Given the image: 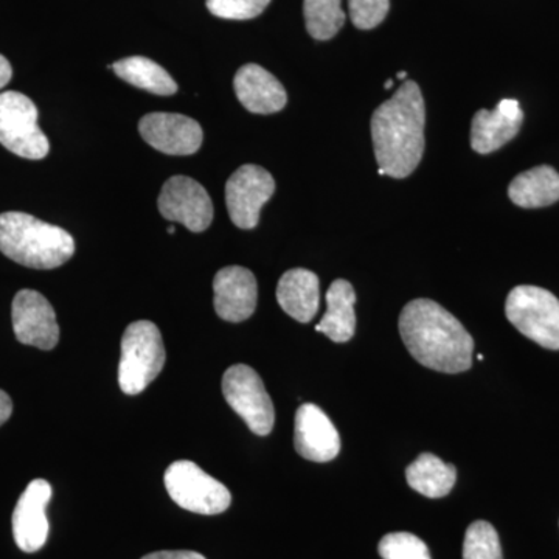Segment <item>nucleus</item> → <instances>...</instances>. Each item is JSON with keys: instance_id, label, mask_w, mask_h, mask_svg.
<instances>
[{"instance_id": "f257e3e1", "label": "nucleus", "mask_w": 559, "mask_h": 559, "mask_svg": "<svg viewBox=\"0 0 559 559\" xmlns=\"http://www.w3.org/2000/svg\"><path fill=\"white\" fill-rule=\"evenodd\" d=\"M425 98L415 81H404L371 116V140L380 175L404 179L425 153Z\"/></svg>"}, {"instance_id": "f03ea898", "label": "nucleus", "mask_w": 559, "mask_h": 559, "mask_svg": "<svg viewBox=\"0 0 559 559\" xmlns=\"http://www.w3.org/2000/svg\"><path fill=\"white\" fill-rule=\"evenodd\" d=\"M400 333L407 352L423 367L454 374L473 366V336L437 301L417 299L407 304L401 311Z\"/></svg>"}, {"instance_id": "7ed1b4c3", "label": "nucleus", "mask_w": 559, "mask_h": 559, "mask_svg": "<svg viewBox=\"0 0 559 559\" xmlns=\"http://www.w3.org/2000/svg\"><path fill=\"white\" fill-rule=\"evenodd\" d=\"M0 252L14 263L32 270H55L75 253V240L68 230L22 212L0 215Z\"/></svg>"}, {"instance_id": "20e7f679", "label": "nucleus", "mask_w": 559, "mask_h": 559, "mask_svg": "<svg viewBox=\"0 0 559 559\" xmlns=\"http://www.w3.org/2000/svg\"><path fill=\"white\" fill-rule=\"evenodd\" d=\"M165 366V347L159 329L150 320H138L121 337L119 384L121 392L134 396L159 377Z\"/></svg>"}, {"instance_id": "39448f33", "label": "nucleus", "mask_w": 559, "mask_h": 559, "mask_svg": "<svg viewBox=\"0 0 559 559\" xmlns=\"http://www.w3.org/2000/svg\"><path fill=\"white\" fill-rule=\"evenodd\" d=\"M506 314L514 329L543 348L559 349V299L539 286H516L507 297Z\"/></svg>"}, {"instance_id": "423d86ee", "label": "nucleus", "mask_w": 559, "mask_h": 559, "mask_svg": "<svg viewBox=\"0 0 559 559\" xmlns=\"http://www.w3.org/2000/svg\"><path fill=\"white\" fill-rule=\"evenodd\" d=\"M38 108L20 92L0 94V143L24 159L40 160L50 153V143L38 124Z\"/></svg>"}, {"instance_id": "0eeeda50", "label": "nucleus", "mask_w": 559, "mask_h": 559, "mask_svg": "<svg viewBox=\"0 0 559 559\" xmlns=\"http://www.w3.org/2000/svg\"><path fill=\"white\" fill-rule=\"evenodd\" d=\"M164 481L170 498L180 509L191 513L213 516L230 507L229 489L190 460L171 463L165 471Z\"/></svg>"}, {"instance_id": "6e6552de", "label": "nucleus", "mask_w": 559, "mask_h": 559, "mask_svg": "<svg viewBox=\"0 0 559 559\" xmlns=\"http://www.w3.org/2000/svg\"><path fill=\"white\" fill-rule=\"evenodd\" d=\"M223 393L227 404L255 436H270L275 423L274 404L252 367L231 366L223 377Z\"/></svg>"}, {"instance_id": "1a4fd4ad", "label": "nucleus", "mask_w": 559, "mask_h": 559, "mask_svg": "<svg viewBox=\"0 0 559 559\" xmlns=\"http://www.w3.org/2000/svg\"><path fill=\"white\" fill-rule=\"evenodd\" d=\"M274 193L275 180L271 173L259 165H242L226 183L231 223L245 230L259 226L261 209Z\"/></svg>"}, {"instance_id": "9d476101", "label": "nucleus", "mask_w": 559, "mask_h": 559, "mask_svg": "<svg viewBox=\"0 0 559 559\" xmlns=\"http://www.w3.org/2000/svg\"><path fill=\"white\" fill-rule=\"evenodd\" d=\"M160 215L194 234L207 230L213 221V202L207 190L189 176H173L162 187Z\"/></svg>"}, {"instance_id": "9b49d317", "label": "nucleus", "mask_w": 559, "mask_h": 559, "mask_svg": "<svg viewBox=\"0 0 559 559\" xmlns=\"http://www.w3.org/2000/svg\"><path fill=\"white\" fill-rule=\"evenodd\" d=\"M16 340L39 349H53L60 342V326L50 301L38 290L22 289L11 307Z\"/></svg>"}, {"instance_id": "f8f14e48", "label": "nucleus", "mask_w": 559, "mask_h": 559, "mask_svg": "<svg viewBox=\"0 0 559 559\" xmlns=\"http://www.w3.org/2000/svg\"><path fill=\"white\" fill-rule=\"evenodd\" d=\"M139 132L150 146L170 156H191L204 140L201 124L182 114H148L140 120Z\"/></svg>"}, {"instance_id": "ddd939ff", "label": "nucleus", "mask_w": 559, "mask_h": 559, "mask_svg": "<svg viewBox=\"0 0 559 559\" xmlns=\"http://www.w3.org/2000/svg\"><path fill=\"white\" fill-rule=\"evenodd\" d=\"M51 499L49 481L36 479L31 481L22 492L13 513V536L17 547L25 554H35L46 546L49 538V520L47 506Z\"/></svg>"}, {"instance_id": "4468645a", "label": "nucleus", "mask_w": 559, "mask_h": 559, "mask_svg": "<svg viewBox=\"0 0 559 559\" xmlns=\"http://www.w3.org/2000/svg\"><path fill=\"white\" fill-rule=\"evenodd\" d=\"M213 305L226 322L240 323L255 312L259 286L255 275L241 266L221 270L213 280Z\"/></svg>"}, {"instance_id": "2eb2a0df", "label": "nucleus", "mask_w": 559, "mask_h": 559, "mask_svg": "<svg viewBox=\"0 0 559 559\" xmlns=\"http://www.w3.org/2000/svg\"><path fill=\"white\" fill-rule=\"evenodd\" d=\"M294 447L297 454L311 462H331L341 452L340 432L319 406L304 404L296 414Z\"/></svg>"}, {"instance_id": "dca6fc26", "label": "nucleus", "mask_w": 559, "mask_h": 559, "mask_svg": "<svg viewBox=\"0 0 559 559\" xmlns=\"http://www.w3.org/2000/svg\"><path fill=\"white\" fill-rule=\"evenodd\" d=\"M522 121L520 102L511 98L500 102L495 110L480 109L471 124V146L479 154L495 153L516 138Z\"/></svg>"}, {"instance_id": "f3484780", "label": "nucleus", "mask_w": 559, "mask_h": 559, "mask_svg": "<svg viewBox=\"0 0 559 559\" xmlns=\"http://www.w3.org/2000/svg\"><path fill=\"white\" fill-rule=\"evenodd\" d=\"M234 87L238 100L252 114H275L288 103L283 84L259 64L242 66L235 75Z\"/></svg>"}, {"instance_id": "a211bd4d", "label": "nucleus", "mask_w": 559, "mask_h": 559, "mask_svg": "<svg viewBox=\"0 0 559 559\" xmlns=\"http://www.w3.org/2000/svg\"><path fill=\"white\" fill-rule=\"evenodd\" d=\"M277 300L282 310L297 322H311L318 314L320 304L318 275L300 267L285 272L278 282Z\"/></svg>"}, {"instance_id": "6ab92c4d", "label": "nucleus", "mask_w": 559, "mask_h": 559, "mask_svg": "<svg viewBox=\"0 0 559 559\" xmlns=\"http://www.w3.org/2000/svg\"><path fill=\"white\" fill-rule=\"evenodd\" d=\"M356 293L347 280L331 283L326 293V312L316 325V331L329 336L336 344H344L355 336L356 331Z\"/></svg>"}, {"instance_id": "aec40b11", "label": "nucleus", "mask_w": 559, "mask_h": 559, "mask_svg": "<svg viewBox=\"0 0 559 559\" xmlns=\"http://www.w3.org/2000/svg\"><path fill=\"white\" fill-rule=\"evenodd\" d=\"M513 204L522 209H539L559 201V173L549 165L521 173L509 187Z\"/></svg>"}, {"instance_id": "412c9836", "label": "nucleus", "mask_w": 559, "mask_h": 559, "mask_svg": "<svg viewBox=\"0 0 559 559\" xmlns=\"http://www.w3.org/2000/svg\"><path fill=\"white\" fill-rule=\"evenodd\" d=\"M407 484L412 489L429 499H440L450 495L457 480V469L451 463H444L437 455H419L406 469Z\"/></svg>"}, {"instance_id": "4be33fe9", "label": "nucleus", "mask_w": 559, "mask_h": 559, "mask_svg": "<svg viewBox=\"0 0 559 559\" xmlns=\"http://www.w3.org/2000/svg\"><path fill=\"white\" fill-rule=\"evenodd\" d=\"M110 69L119 79L127 81L131 86L150 92V94L170 97L178 92V84L170 73L150 58L130 57L114 62Z\"/></svg>"}, {"instance_id": "5701e85b", "label": "nucleus", "mask_w": 559, "mask_h": 559, "mask_svg": "<svg viewBox=\"0 0 559 559\" xmlns=\"http://www.w3.org/2000/svg\"><path fill=\"white\" fill-rule=\"evenodd\" d=\"M304 14L308 33L319 40L334 38L345 22L341 0H305Z\"/></svg>"}, {"instance_id": "b1692460", "label": "nucleus", "mask_w": 559, "mask_h": 559, "mask_svg": "<svg viewBox=\"0 0 559 559\" xmlns=\"http://www.w3.org/2000/svg\"><path fill=\"white\" fill-rule=\"evenodd\" d=\"M463 559H503L498 532L487 521H476L466 530Z\"/></svg>"}, {"instance_id": "393cba45", "label": "nucleus", "mask_w": 559, "mask_h": 559, "mask_svg": "<svg viewBox=\"0 0 559 559\" xmlns=\"http://www.w3.org/2000/svg\"><path fill=\"white\" fill-rule=\"evenodd\" d=\"M382 559H432L428 546L412 533H389L378 546Z\"/></svg>"}, {"instance_id": "a878e982", "label": "nucleus", "mask_w": 559, "mask_h": 559, "mask_svg": "<svg viewBox=\"0 0 559 559\" xmlns=\"http://www.w3.org/2000/svg\"><path fill=\"white\" fill-rule=\"evenodd\" d=\"M271 0H207V9L221 20L248 21L260 16Z\"/></svg>"}, {"instance_id": "bb28decb", "label": "nucleus", "mask_w": 559, "mask_h": 559, "mask_svg": "<svg viewBox=\"0 0 559 559\" xmlns=\"http://www.w3.org/2000/svg\"><path fill=\"white\" fill-rule=\"evenodd\" d=\"M349 17L360 31L378 27L388 16L389 0H348Z\"/></svg>"}, {"instance_id": "cd10ccee", "label": "nucleus", "mask_w": 559, "mask_h": 559, "mask_svg": "<svg viewBox=\"0 0 559 559\" xmlns=\"http://www.w3.org/2000/svg\"><path fill=\"white\" fill-rule=\"evenodd\" d=\"M142 559H205L198 551L190 550H162L146 555Z\"/></svg>"}, {"instance_id": "c85d7f7f", "label": "nucleus", "mask_w": 559, "mask_h": 559, "mask_svg": "<svg viewBox=\"0 0 559 559\" xmlns=\"http://www.w3.org/2000/svg\"><path fill=\"white\" fill-rule=\"evenodd\" d=\"M11 414H13V403H11L9 393L0 390V426L9 421Z\"/></svg>"}, {"instance_id": "c756f323", "label": "nucleus", "mask_w": 559, "mask_h": 559, "mask_svg": "<svg viewBox=\"0 0 559 559\" xmlns=\"http://www.w3.org/2000/svg\"><path fill=\"white\" fill-rule=\"evenodd\" d=\"M13 79V68L3 55H0V90L7 86Z\"/></svg>"}, {"instance_id": "7c9ffc66", "label": "nucleus", "mask_w": 559, "mask_h": 559, "mask_svg": "<svg viewBox=\"0 0 559 559\" xmlns=\"http://www.w3.org/2000/svg\"><path fill=\"white\" fill-rule=\"evenodd\" d=\"M392 84H393V80H389L388 83H385V90H390V87H392Z\"/></svg>"}, {"instance_id": "2f4dec72", "label": "nucleus", "mask_w": 559, "mask_h": 559, "mask_svg": "<svg viewBox=\"0 0 559 559\" xmlns=\"http://www.w3.org/2000/svg\"><path fill=\"white\" fill-rule=\"evenodd\" d=\"M404 79H406V72H400L399 80H404Z\"/></svg>"}, {"instance_id": "473e14b6", "label": "nucleus", "mask_w": 559, "mask_h": 559, "mask_svg": "<svg viewBox=\"0 0 559 559\" xmlns=\"http://www.w3.org/2000/svg\"><path fill=\"white\" fill-rule=\"evenodd\" d=\"M175 230H176L175 226L168 227V234L173 235V234H175Z\"/></svg>"}]
</instances>
